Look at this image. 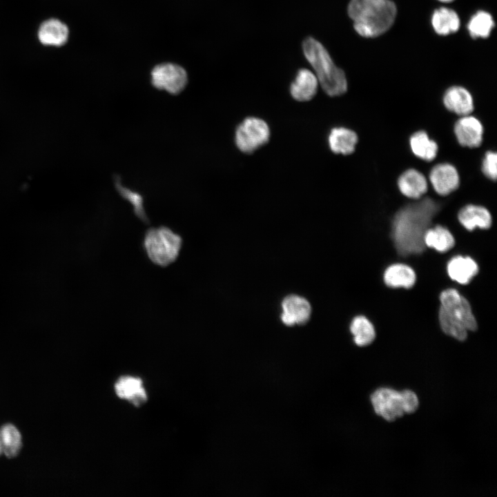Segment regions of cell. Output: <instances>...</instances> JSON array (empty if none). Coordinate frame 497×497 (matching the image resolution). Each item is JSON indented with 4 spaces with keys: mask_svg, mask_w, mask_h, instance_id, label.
<instances>
[{
    "mask_svg": "<svg viewBox=\"0 0 497 497\" xmlns=\"http://www.w3.org/2000/svg\"><path fill=\"white\" fill-rule=\"evenodd\" d=\"M282 307L281 320L286 326L304 324L309 320L311 313L310 303L305 298L296 295L285 298Z\"/></svg>",
    "mask_w": 497,
    "mask_h": 497,
    "instance_id": "obj_10",
    "label": "cell"
},
{
    "mask_svg": "<svg viewBox=\"0 0 497 497\" xmlns=\"http://www.w3.org/2000/svg\"><path fill=\"white\" fill-rule=\"evenodd\" d=\"M115 184L121 196L128 200L133 206L135 214L139 220L145 223L148 222V218L144 207V199L142 196L130 189L126 188L121 183L118 176L115 177Z\"/></svg>",
    "mask_w": 497,
    "mask_h": 497,
    "instance_id": "obj_28",
    "label": "cell"
},
{
    "mask_svg": "<svg viewBox=\"0 0 497 497\" xmlns=\"http://www.w3.org/2000/svg\"><path fill=\"white\" fill-rule=\"evenodd\" d=\"M447 269L452 280L461 284H467L478 273V266L469 256L457 255L449 261Z\"/></svg>",
    "mask_w": 497,
    "mask_h": 497,
    "instance_id": "obj_18",
    "label": "cell"
},
{
    "mask_svg": "<svg viewBox=\"0 0 497 497\" xmlns=\"http://www.w3.org/2000/svg\"><path fill=\"white\" fill-rule=\"evenodd\" d=\"M443 104L447 110L461 116L467 115L474 110L471 93L466 88L458 86H451L446 90Z\"/></svg>",
    "mask_w": 497,
    "mask_h": 497,
    "instance_id": "obj_15",
    "label": "cell"
},
{
    "mask_svg": "<svg viewBox=\"0 0 497 497\" xmlns=\"http://www.w3.org/2000/svg\"><path fill=\"white\" fill-rule=\"evenodd\" d=\"M350 331L353 335L355 344L358 347L370 344L376 338V330L373 324L364 316L355 317L350 324Z\"/></svg>",
    "mask_w": 497,
    "mask_h": 497,
    "instance_id": "obj_24",
    "label": "cell"
},
{
    "mask_svg": "<svg viewBox=\"0 0 497 497\" xmlns=\"http://www.w3.org/2000/svg\"><path fill=\"white\" fill-rule=\"evenodd\" d=\"M458 14L448 8L436 9L431 17V24L435 32L440 35H447L456 32L460 28Z\"/></svg>",
    "mask_w": 497,
    "mask_h": 497,
    "instance_id": "obj_21",
    "label": "cell"
},
{
    "mask_svg": "<svg viewBox=\"0 0 497 497\" xmlns=\"http://www.w3.org/2000/svg\"><path fill=\"white\" fill-rule=\"evenodd\" d=\"M438 1H442V2H450L453 0H438Z\"/></svg>",
    "mask_w": 497,
    "mask_h": 497,
    "instance_id": "obj_32",
    "label": "cell"
},
{
    "mask_svg": "<svg viewBox=\"0 0 497 497\" xmlns=\"http://www.w3.org/2000/svg\"><path fill=\"white\" fill-rule=\"evenodd\" d=\"M114 388L116 395L119 398L127 400L135 407L143 405L148 400L143 381L138 377L120 376L117 380Z\"/></svg>",
    "mask_w": 497,
    "mask_h": 497,
    "instance_id": "obj_12",
    "label": "cell"
},
{
    "mask_svg": "<svg viewBox=\"0 0 497 497\" xmlns=\"http://www.w3.org/2000/svg\"><path fill=\"white\" fill-rule=\"evenodd\" d=\"M454 134L458 143L465 147H478L483 141V126L475 117L462 116L454 125Z\"/></svg>",
    "mask_w": 497,
    "mask_h": 497,
    "instance_id": "obj_9",
    "label": "cell"
},
{
    "mask_svg": "<svg viewBox=\"0 0 497 497\" xmlns=\"http://www.w3.org/2000/svg\"><path fill=\"white\" fill-rule=\"evenodd\" d=\"M37 35L43 45L61 46L68 39L69 30L61 21L57 19H49L40 25Z\"/></svg>",
    "mask_w": 497,
    "mask_h": 497,
    "instance_id": "obj_14",
    "label": "cell"
},
{
    "mask_svg": "<svg viewBox=\"0 0 497 497\" xmlns=\"http://www.w3.org/2000/svg\"><path fill=\"white\" fill-rule=\"evenodd\" d=\"M429 179L435 191L442 196L457 189L460 183L456 168L448 163L438 164L433 167L429 174Z\"/></svg>",
    "mask_w": 497,
    "mask_h": 497,
    "instance_id": "obj_11",
    "label": "cell"
},
{
    "mask_svg": "<svg viewBox=\"0 0 497 497\" xmlns=\"http://www.w3.org/2000/svg\"><path fill=\"white\" fill-rule=\"evenodd\" d=\"M398 186L405 196L418 199L427 192V182L420 172L415 169H408L398 177Z\"/></svg>",
    "mask_w": 497,
    "mask_h": 497,
    "instance_id": "obj_19",
    "label": "cell"
},
{
    "mask_svg": "<svg viewBox=\"0 0 497 497\" xmlns=\"http://www.w3.org/2000/svg\"><path fill=\"white\" fill-rule=\"evenodd\" d=\"M492 16L487 12L479 10L469 19L467 30L474 39L487 38L494 27Z\"/></svg>",
    "mask_w": 497,
    "mask_h": 497,
    "instance_id": "obj_25",
    "label": "cell"
},
{
    "mask_svg": "<svg viewBox=\"0 0 497 497\" xmlns=\"http://www.w3.org/2000/svg\"><path fill=\"white\" fill-rule=\"evenodd\" d=\"M425 246L434 248L440 253L450 250L455 244V240L451 232L442 226L437 225L429 228L424 235Z\"/></svg>",
    "mask_w": 497,
    "mask_h": 497,
    "instance_id": "obj_22",
    "label": "cell"
},
{
    "mask_svg": "<svg viewBox=\"0 0 497 497\" xmlns=\"http://www.w3.org/2000/svg\"><path fill=\"white\" fill-rule=\"evenodd\" d=\"M482 171L489 179L495 181L497 177V155L495 152L487 151L483 159Z\"/></svg>",
    "mask_w": 497,
    "mask_h": 497,
    "instance_id": "obj_29",
    "label": "cell"
},
{
    "mask_svg": "<svg viewBox=\"0 0 497 497\" xmlns=\"http://www.w3.org/2000/svg\"><path fill=\"white\" fill-rule=\"evenodd\" d=\"M270 137V128L264 120L248 117L237 126L234 139L242 153L251 154L267 144Z\"/></svg>",
    "mask_w": 497,
    "mask_h": 497,
    "instance_id": "obj_5",
    "label": "cell"
},
{
    "mask_svg": "<svg viewBox=\"0 0 497 497\" xmlns=\"http://www.w3.org/2000/svg\"><path fill=\"white\" fill-rule=\"evenodd\" d=\"M347 10L355 30L367 38L387 32L397 12L396 5L390 0H350Z\"/></svg>",
    "mask_w": 497,
    "mask_h": 497,
    "instance_id": "obj_2",
    "label": "cell"
},
{
    "mask_svg": "<svg viewBox=\"0 0 497 497\" xmlns=\"http://www.w3.org/2000/svg\"><path fill=\"white\" fill-rule=\"evenodd\" d=\"M438 320L442 330L447 335L460 341L466 340L468 330L456 318L441 306L438 311Z\"/></svg>",
    "mask_w": 497,
    "mask_h": 497,
    "instance_id": "obj_26",
    "label": "cell"
},
{
    "mask_svg": "<svg viewBox=\"0 0 497 497\" xmlns=\"http://www.w3.org/2000/svg\"><path fill=\"white\" fill-rule=\"evenodd\" d=\"M405 413H412L415 412L419 405L418 398L416 394L410 390H405L401 392Z\"/></svg>",
    "mask_w": 497,
    "mask_h": 497,
    "instance_id": "obj_30",
    "label": "cell"
},
{
    "mask_svg": "<svg viewBox=\"0 0 497 497\" xmlns=\"http://www.w3.org/2000/svg\"><path fill=\"white\" fill-rule=\"evenodd\" d=\"M302 46L304 57L315 71L324 92L330 97L344 94L347 90L345 73L335 65L324 46L311 37H306Z\"/></svg>",
    "mask_w": 497,
    "mask_h": 497,
    "instance_id": "obj_3",
    "label": "cell"
},
{
    "mask_svg": "<svg viewBox=\"0 0 497 497\" xmlns=\"http://www.w3.org/2000/svg\"><path fill=\"white\" fill-rule=\"evenodd\" d=\"M383 279L385 284L391 288L412 287L416 280L415 271L404 264H394L384 271Z\"/></svg>",
    "mask_w": 497,
    "mask_h": 497,
    "instance_id": "obj_20",
    "label": "cell"
},
{
    "mask_svg": "<svg viewBox=\"0 0 497 497\" xmlns=\"http://www.w3.org/2000/svg\"><path fill=\"white\" fill-rule=\"evenodd\" d=\"M458 221L468 231L476 228L488 229L492 223L489 211L485 207L475 204H467L462 207L458 214Z\"/></svg>",
    "mask_w": 497,
    "mask_h": 497,
    "instance_id": "obj_16",
    "label": "cell"
},
{
    "mask_svg": "<svg viewBox=\"0 0 497 497\" xmlns=\"http://www.w3.org/2000/svg\"><path fill=\"white\" fill-rule=\"evenodd\" d=\"M3 453L8 458L15 457L22 446L21 436L19 430L11 424L4 425L0 429Z\"/></svg>",
    "mask_w": 497,
    "mask_h": 497,
    "instance_id": "obj_27",
    "label": "cell"
},
{
    "mask_svg": "<svg viewBox=\"0 0 497 497\" xmlns=\"http://www.w3.org/2000/svg\"><path fill=\"white\" fill-rule=\"evenodd\" d=\"M377 415L392 422L405 414L401 392L389 388H380L371 396Z\"/></svg>",
    "mask_w": 497,
    "mask_h": 497,
    "instance_id": "obj_8",
    "label": "cell"
},
{
    "mask_svg": "<svg viewBox=\"0 0 497 497\" xmlns=\"http://www.w3.org/2000/svg\"><path fill=\"white\" fill-rule=\"evenodd\" d=\"M318 80L317 77L308 69H300L290 85V94L298 101H308L317 93Z\"/></svg>",
    "mask_w": 497,
    "mask_h": 497,
    "instance_id": "obj_13",
    "label": "cell"
},
{
    "mask_svg": "<svg viewBox=\"0 0 497 497\" xmlns=\"http://www.w3.org/2000/svg\"><path fill=\"white\" fill-rule=\"evenodd\" d=\"M438 211L439 205L434 200L425 198L404 206L396 213L391 237L400 255L407 256L424 251L425 233Z\"/></svg>",
    "mask_w": 497,
    "mask_h": 497,
    "instance_id": "obj_1",
    "label": "cell"
},
{
    "mask_svg": "<svg viewBox=\"0 0 497 497\" xmlns=\"http://www.w3.org/2000/svg\"><path fill=\"white\" fill-rule=\"evenodd\" d=\"M188 82L186 71L180 66L166 63L156 66L151 71V83L154 87L170 94H179Z\"/></svg>",
    "mask_w": 497,
    "mask_h": 497,
    "instance_id": "obj_6",
    "label": "cell"
},
{
    "mask_svg": "<svg viewBox=\"0 0 497 497\" xmlns=\"http://www.w3.org/2000/svg\"><path fill=\"white\" fill-rule=\"evenodd\" d=\"M358 137L355 132L345 127L333 128L328 135V145L335 154L347 155L355 149Z\"/></svg>",
    "mask_w": 497,
    "mask_h": 497,
    "instance_id": "obj_17",
    "label": "cell"
},
{
    "mask_svg": "<svg viewBox=\"0 0 497 497\" xmlns=\"http://www.w3.org/2000/svg\"><path fill=\"white\" fill-rule=\"evenodd\" d=\"M440 306L456 318L468 331H474L478 324L468 300L455 289H447L440 295Z\"/></svg>",
    "mask_w": 497,
    "mask_h": 497,
    "instance_id": "obj_7",
    "label": "cell"
},
{
    "mask_svg": "<svg viewBox=\"0 0 497 497\" xmlns=\"http://www.w3.org/2000/svg\"><path fill=\"white\" fill-rule=\"evenodd\" d=\"M143 246L153 264L166 266L177 260L182 246V239L166 226L150 228L144 235Z\"/></svg>",
    "mask_w": 497,
    "mask_h": 497,
    "instance_id": "obj_4",
    "label": "cell"
},
{
    "mask_svg": "<svg viewBox=\"0 0 497 497\" xmlns=\"http://www.w3.org/2000/svg\"><path fill=\"white\" fill-rule=\"evenodd\" d=\"M2 453H3V440H2L1 435V433H0V455H1Z\"/></svg>",
    "mask_w": 497,
    "mask_h": 497,
    "instance_id": "obj_31",
    "label": "cell"
},
{
    "mask_svg": "<svg viewBox=\"0 0 497 497\" xmlns=\"http://www.w3.org/2000/svg\"><path fill=\"white\" fill-rule=\"evenodd\" d=\"M409 144L413 153L425 161H431L437 155L438 145L423 130L414 133L410 137Z\"/></svg>",
    "mask_w": 497,
    "mask_h": 497,
    "instance_id": "obj_23",
    "label": "cell"
}]
</instances>
